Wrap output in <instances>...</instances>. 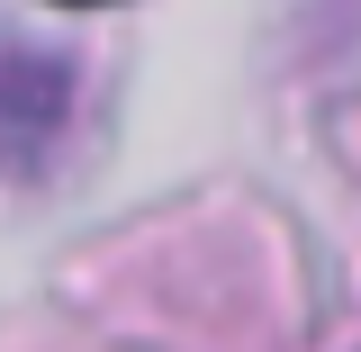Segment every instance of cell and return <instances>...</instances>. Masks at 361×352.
<instances>
[{
  "instance_id": "6da1fadb",
  "label": "cell",
  "mask_w": 361,
  "mask_h": 352,
  "mask_svg": "<svg viewBox=\"0 0 361 352\" xmlns=\"http://www.w3.org/2000/svg\"><path fill=\"white\" fill-rule=\"evenodd\" d=\"M82 9H90V0H82Z\"/></svg>"
}]
</instances>
